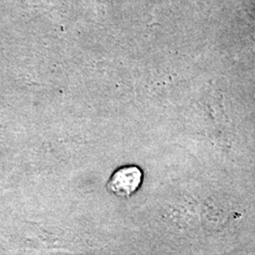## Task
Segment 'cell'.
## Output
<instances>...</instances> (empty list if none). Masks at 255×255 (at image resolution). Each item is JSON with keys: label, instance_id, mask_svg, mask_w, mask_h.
I'll list each match as a JSON object with an SVG mask.
<instances>
[{"label": "cell", "instance_id": "1", "mask_svg": "<svg viewBox=\"0 0 255 255\" xmlns=\"http://www.w3.org/2000/svg\"><path fill=\"white\" fill-rule=\"evenodd\" d=\"M143 172L136 165H124L118 168L110 178L108 188L119 197L128 198L139 188Z\"/></svg>", "mask_w": 255, "mask_h": 255}]
</instances>
